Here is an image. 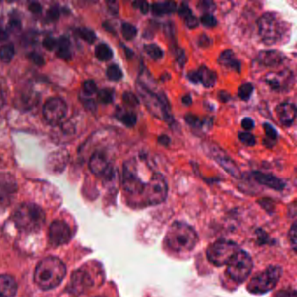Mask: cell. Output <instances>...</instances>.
<instances>
[{
	"label": "cell",
	"mask_w": 297,
	"mask_h": 297,
	"mask_svg": "<svg viewBox=\"0 0 297 297\" xmlns=\"http://www.w3.org/2000/svg\"><path fill=\"white\" fill-rule=\"evenodd\" d=\"M121 33L125 40H133L137 36L138 30L132 24L123 23L121 25Z\"/></svg>",
	"instance_id": "cell-35"
},
{
	"label": "cell",
	"mask_w": 297,
	"mask_h": 297,
	"mask_svg": "<svg viewBox=\"0 0 297 297\" xmlns=\"http://www.w3.org/2000/svg\"><path fill=\"white\" fill-rule=\"evenodd\" d=\"M199 241V237L193 227L186 222H175L168 229L165 243L170 250L178 254L193 250Z\"/></svg>",
	"instance_id": "cell-3"
},
{
	"label": "cell",
	"mask_w": 297,
	"mask_h": 297,
	"mask_svg": "<svg viewBox=\"0 0 297 297\" xmlns=\"http://www.w3.org/2000/svg\"><path fill=\"white\" fill-rule=\"evenodd\" d=\"M238 138L241 143H243L247 147H254V145L256 144L255 137L248 132H240L238 133Z\"/></svg>",
	"instance_id": "cell-40"
},
{
	"label": "cell",
	"mask_w": 297,
	"mask_h": 297,
	"mask_svg": "<svg viewBox=\"0 0 297 297\" xmlns=\"http://www.w3.org/2000/svg\"><path fill=\"white\" fill-rule=\"evenodd\" d=\"M197 9L200 11H203L204 14L209 13L211 14L212 11L215 10V4L213 1H208V0H204V1H200L197 4Z\"/></svg>",
	"instance_id": "cell-41"
},
{
	"label": "cell",
	"mask_w": 297,
	"mask_h": 297,
	"mask_svg": "<svg viewBox=\"0 0 297 297\" xmlns=\"http://www.w3.org/2000/svg\"><path fill=\"white\" fill-rule=\"evenodd\" d=\"M108 7L109 11L113 15H117L119 12V4L115 1H109L108 2Z\"/></svg>",
	"instance_id": "cell-55"
},
{
	"label": "cell",
	"mask_w": 297,
	"mask_h": 297,
	"mask_svg": "<svg viewBox=\"0 0 297 297\" xmlns=\"http://www.w3.org/2000/svg\"><path fill=\"white\" fill-rule=\"evenodd\" d=\"M218 98L220 101H222V102H227V101H229L230 100V94H229L228 92H226L224 90H222V91H220L218 93Z\"/></svg>",
	"instance_id": "cell-58"
},
{
	"label": "cell",
	"mask_w": 297,
	"mask_h": 297,
	"mask_svg": "<svg viewBox=\"0 0 297 297\" xmlns=\"http://www.w3.org/2000/svg\"><path fill=\"white\" fill-rule=\"evenodd\" d=\"M28 58L37 65L41 66V65H43L45 64V59H44L43 56L41 54H38V53H34L33 52V53L29 54Z\"/></svg>",
	"instance_id": "cell-46"
},
{
	"label": "cell",
	"mask_w": 297,
	"mask_h": 297,
	"mask_svg": "<svg viewBox=\"0 0 297 297\" xmlns=\"http://www.w3.org/2000/svg\"><path fill=\"white\" fill-rule=\"evenodd\" d=\"M95 55L99 60L108 61L113 58L114 53L107 44L101 43L95 48Z\"/></svg>",
	"instance_id": "cell-30"
},
{
	"label": "cell",
	"mask_w": 297,
	"mask_h": 297,
	"mask_svg": "<svg viewBox=\"0 0 297 297\" xmlns=\"http://www.w3.org/2000/svg\"><path fill=\"white\" fill-rule=\"evenodd\" d=\"M202 148L206 154L212 158L215 162H217L226 172L236 178H240V171L237 163L226 154L222 148L213 143H206L202 145Z\"/></svg>",
	"instance_id": "cell-11"
},
{
	"label": "cell",
	"mask_w": 297,
	"mask_h": 297,
	"mask_svg": "<svg viewBox=\"0 0 297 297\" xmlns=\"http://www.w3.org/2000/svg\"><path fill=\"white\" fill-rule=\"evenodd\" d=\"M60 17V11L57 5H54L48 9L47 12V18L50 21H56Z\"/></svg>",
	"instance_id": "cell-44"
},
{
	"label": "cell",
	"mask_w": 297,
	"mask_h": 297,
	"mask_svg": "<svg viewBox=\"0 0 297 297\" xmlns=\"http://www.w3.org/2000/svg\"><path fill=\"white\" fill-rule=\"evenodd\" d=\"M68 153L65 150L54 152L49 155L47 160V167L53 172H60L67 164Z\"/></svg>",
	"instance_id": "cell-22"
},
{
	"label": "cell",
	"mask_w": 297,
	"mask_h": 297,
	"mask_svg": "<svg viewBox=\"0 0 297 297\" xmlns=\"http://www.w3.org/2000/svg\"><path fill=\"white\" fill-rule=\"evenodd\" d=\"M185 121L193 128H202L204 126H211L212 119H201L193 114H187L185 115Z\"/></svg>",
	"instance_id": "cell-29"
},
{
	"label": "cell",
	"mask_w": 297,
	"mask_h": 297,
	"mask_svg": "<svg viewBox=\"0 0 297 297\" xmlns=\"http://www.w3.org/2000/svg\"><path fill=\"white\" fill-rule=\"evenodd\" d=\"M276 113L279 121L284 126H291L297 116V108L293 103L283 102L276 108Z\"/></svg>",
	"instance_id": "cell-19"
},
{
	"label": "cell",
	"mask_w": 297,
	"mask_h": 297,
	"mask_svg": "<svg viewBox=\"0 0 297 297\" xmlns=\"http://www.w3.org/2000/svg\"><path fill=\"white\" fill-rule=\"evenodd\" d=\"M67 114V106L60 98H51L44 105L43 115L49 124L58 125Z\"/></svg>",
	"instance_id": "cell-13"
},
{
	"label": "cell",
	"mask_w": 297,
	"mask_h": 297,
	"mask_svg": "<svg viewBox=\"0 0 297 297\" xmlns=\"http://www.w3.org/2000/svg\"><path fill=\"white\" fill-rule=\"evenodd\" d=\"M116 118L126 127H133L136 125L137 115L135 113L126 109H118L116 112Z\"/></svg>",
	"instance_id": "cell-28"
},
{
	"label": "cell",
	"mask_w": 297,
	"mask_h": 297,
	"mask_svg": "<svg viewBox=\"0 0 297 297\" xmlns=\"http://www.w3.org/2000/svg\"><path fill=\"white\" fill-rule=\"evenodd\" d=\"M122 185L126 193L131 195H141L146 183L143 182L137 169L135 161L128 160L123 164Z\"/></svg>",
	"instance_id": "cell-10"
},
{
	"label": "cell",
	"mask_w": 297,
	"mask_h": 297,
	"mask_svg": "<svg viewBox=\"0 0 297 297\" xmlns=\"http://www.w3.org/2000/svg\"><path fill=\"white\" fill-rule=\"evenodd\" d=\"M258 31L262 42L274 46L289 37L290 26L275 12H266L257 20Z\"/></svg>",
	"instance_id": "cell-4"
},
{
	"label": "cell",
	"mask_w": 297,
	"mask_h": 297,
	"mask_svg": "<svg viewBox=\"0 0 297 297\" xmlns=\"http://www.w3.org/2000/svg\"><path fill=\"white\" fill-rule=\"evenodd\" d=\"M122 100L126 106L130 108H137L140 105V101L136 95L132 92H125L122 95Z\"/></svg>",
	"instance_id": "cell-39"
},
{
	"label": "cell",
	"mask_w": 297,
	"mask_h": 297,
	"mask_svg": "<svg viewBox=\"0 0 297 297\" xmlns=\"http://www.w3.org/2000/svg\"><path fill=\"white\" fill-rule=\"evenodd\" d=\"M276 297H297V292L295 290H280L276 294Z\"/></svg>",
	"instance_id": "cell-51"
},
{
	"label": "cell",
	"mask_w": 297,
	"mask_h": 297,
	"mask_svg": "<svg viewBox=\"0 0 297 297\" xmlns=\"http://www.w3.org/2000/svg\"><path fill=\"white\" fill-rule=\"evenodd\" d=\"M43 47L48 51L54 50L57 47V40L53 37H47L43 40Z\"/></svg>",
	"instance_id": "cell-47"
},
{
	"label": "cell",
	"mask_w": 297,
	"mask_h": 297,
	"mask_svg": "<svg viewBox=\"0 0 297 297\" xmlns=\"http://www.w3.org/2000/svg\"><path fill=\"white\" fill-rule=\"evenodd\" d=\"M66 275V267L57 257L44 258L38 263L34 271V283L43 290H54L59 286Z\"/></svg>",
	"instance_id": "cell-2"
},
{
	"label": "cell",
	"mask_w": 297,
	"mask_h": 297,
	"mask_svg": "<svg viewBox=\"0 0 297 297\" xmlns=\"http://www.w3.org/2000/svg\"><path fill=\"white\" fill-rule=\"evenodd\" d=\"M83 90H84V92L86 94L92 95V94L96 93L97 91H98L96 83L94 82L93 80H91V79L86 80V81L83 83Z\"/></svg>",
	"instance_id": "cell-45"
},
{
	"label": "cell",
	"mask_w": 297,
	"mask_h": 297,
	"mask_svg": "<svg viewBox=\"0 0 297 297\" xmlns=\"http://www.w3.org/2000/svg\"><path fill=\"white\" fill-rule=\"evenodd\" d=\"M169 186L167 179L161 173L154 174L148 182L146 183L141 195L144 204L156 206L164 202L168 196Z\"/></svg>",
	"instance_id": "cell-8"
},
{
	"label": "cell",
	"mask_w": 297,
	"mask_h": 297,
	"mask_svg": "<svg viewBox=\"0 0 297 297\" xmlns=\"http://www.w3.org/2000/svg\"><path fill=\"white\" fill-rule=\"evenodd\" d=\"M107 76L112 81H119L123 78V72L117 64H111L107 70Z\"/></svg>",
	"instance_id": "cell-37"
},
{
	"label": "cell",
	"mask_w": 297,
	"mask_h": 297,
	"mask_svg": "<svg viewBox=\"0 0 297 297\" xmlns=\"http://www.w3.org/2000/svg\"><path fill=\"white\" fill-rule=\"evenodd\" d=\"M3 105H4V97H3V93H2V89L0 86V109L2 108Z\"/></svg>",
	"instance_id": "cell-61"
},
{
	"label": "cell",
	"mask_w": 297,
	"mask_h": 297,
	"mask_svg": "<svg viewBox=\"0 0 297 297\" xmlns=\"http://www.w3.org/2000/svg\"><path fill=\"white\" fill-rule=\"evenodd\" d=\"M264 81L274 91L285 93L292 89L295 84V76L292 71L285 69L279 72H269L265 76Z\"/></svg>",
	"instance_id": "cell-12"
},
{
	"label": "cell",
	"mask_w": 297,
	"mask_h": 297,
	"mask_svg": "<svg viewBox=\"0 0 297 297\" xmlns=\"http://www.w3.org/2000/svg\"><path fill=\"white\" fill-rule=\"evenodd\" d=\"M9 38V33L6 30L0 27V41H4Z\"/></svg>",
	"instance_id": "cell-59"
},
{
	"label": "cell",
	"mask_w": 297,
	"mask_h": 297,
	"mask_svg": "<svg viewBox=\"0 0 297 297\" xmlns=\"http://www.w3.org/2000/svg\"><path fill=\"white\" fill-rule=\"evenodd\" d=\"M283 274V269L277 266H270L262 272L258 273L249 281L247 290L254 295H264L276 288Z\"/></svg>",
	"instance_id": "cell-6"
},
{
	"label": "cell",
	"mask_w": 297,
	"mask_h": 297,
	"mask_svg": "<svg viewBox=\"0 0 297 297\" xmlns=\"http://www.w3.org/2000/svg\"><path fill=\"white\" fill-rule=\"evenodd\" d=\"M200 21L202 25L208 28H214L217 25V19L214 15L209 14V13L202 15Z\"/></svg>",
	"instance_id": "cell-42"
},
{
	"label": "cell",
	"mask_w": 297,
	"mask_h": 297,
	"mask_svg": "<svg viewBox=\"0 0 297 297\" xmlns=\"http://www.w3.org/2000/svg\"><path fill=\"white\" fill-rule=\"evenodd\" d=\"M254 93V86L251 83H245L238 89V96L241 101H247Z\"/></svg>",
	"instance_id": "cell-34"
},
{
	"label": "cell",
	"mask_w": 297,
	"mask_h": 297,
	"mask_svg": "<svg viewBox=\"0 0 297 297\" xmlns=\"http://www.w3.org/2000/svg\"><path fill=\"white\" fill-rule=\"evenodd\" d=\"M78 35L87 43L93 44L96 40V34L92 29L80 27L77 30Z\"/></svg>",
	"instance_id": "cell-36"
},
{
	"label": "cell",
	"mask_w": 297,
	"mask_h": 297,
	"mask_svg": "<svg viewBox=\"0 0 297 297\" xmlns=\"http://www.w3.org/2000/svg\"><path fill=\"white\" fill-rule=\"evenodd\" d=\"M133 6L140 9V11H141L142 14H147V12L150 10L149 4L146 1H137V2H134L133 3Z\"/></svg>",
	"instance_id": "cell-48"
},
{
	"label": "cell",
	"mask_w": 297,
	"mask_h": 297,
	"mask_svg": "<svg viewBox=\"0 0 297 297\" xmlns=\"http://www.w3.org/2000/svg\"><path fill=\"white\" fill-rule=\"evenodd\" d=\"M176 11V4L175 2H162L154 3L151 6V11L154 16L161 17L164 15L172 14Z\"/></svg>",
	"instance_id": "cell-26"
},
{
	"label": "cell",
	"mask_w": 297,
	"mask_h": 297,
	"mask_svg": "<svg viewBox=\"0 0 297 297\" xmlns=\"http://www.w3.org/2000/svg\"><path fill=\"white\" fill-rule=\"evenodd\" d=\"M263 128H264L266 133V140L264 142L268 141L269 143L267 144V146L271 147L274 144L276 143V140H277V132H276V128L272 125H270L269 123H265L263 125Z\"/></svg>",
	"instance_id": "cell-33"
},
{
	"label": "cell",
	"mask_w": 297,
	"mask_h": 297,
	"mask_svg": "<svg viewBox=\"0 0 297 297\" xmlns=\"http://www.w3.org/2000/svg\"><path fill=\"white\" fill-rule=\"evenodd\" d=\"M14 46L12 44H5L0 47V59L4 63H10L14 56Z\"/></svg>",
	"instance_id": "cell-32"
},
{
	"label": "cell",
	"mask_w": 297,
	"mask_h": 297,
	"mask_svg": "<svg viewBox=\"0 0 297 297\" xmlns=\"http://www.w3.org/2000/svg\"><path fill=\"white\" fill-rule=\"evenodd\" d=\"M252 176L256 182L261 184L262 186L271 188V189L276 190V191H283L285 187V183L283 179H279L278 177L270 175V174L255 171V172H253Z\"/></svg>",
	"instance_id": "cell-20"
},
{
	"label": "cell",
	"mask_w": 297,
	"mask_h": 297,
	"mask_svg": "<svg viewBox=\"0 0 297 297\" xmlns=\"http://www.w3.org/2000/svg\"><path fill=\"white\" fill-rule=\"evenodd\" d=\"M157 141L158 143L161 144L164 147H169L170 143H171L170 138L166 134H162L161 136L158 137Z\"/></svg>",
	"instance_id": "cell-56"
},
{
	"label": "cell",
	"mask_w": 297,
	"mask_h": 297,
	"mask_svg": "<svg viewBox=\"0 0 297 297\" xmlns=\"http://www.w3.org/2000/svg\"><path fill=\"white\" fill-rule=\"evenodd\" d=\"M176 60L181 67L184 66V64H186V54L184 53V51L181 49L176 50Z\"/></svg>",
	"instance_id": "cell-49"
},
{
	"label": "cell",
	"mask_w": 297,
	"mask_h": 297,
	"mask_svg": "<svg viewBox=\"0 0 297 297\" xmlns=\"http://www.w3.org/2000/svg\"><path fill=\"white\" fill-rule=\"evenodd\" d=\"M29 11H32V13H40L42 11V6L40 3L38 2H32L31 4H29L28 6Z\"/></svg>",
	"instance_id": "cell-54"
},
{
	"label": "cell",
	"mask_w": 297,
	"mask_h": 297,
	"mask_svg": "<svg viewBox=\"0 0 297 297\" xmlns=\"http://www.w3.org/2000/svg\"><path fill=\"white\" fill-rule=\"evenodd\" d=\"M83 103H84V106L86 107V108H87L90 111L94 112L96 110V103L93 100H91V99L85 100Z\"/></svg>",
	"instance_id": "cell-57"
},
{
	"label": "cell",
	"mask_w": 297,
	"mask_h": 297,
	"mask_svg": "<svg viewBox=\"0 0 297 297\" xmlns=\"http://www.w3.org/2000/svg\"><path fill=\"white\" fill-rule=\"evenodd\" d=\"M93 285V278L89 273L85 269H79L72 274L68 290L74 295H80L89 290Z\"/></svg>",
	"instance_id": "cell-17"
},
{
	"label": "cell",
	"mask_w": 297,
	"mask_h": 297,
	"mask_svg": "<svg viewBox=\"0 0 297 297\" xmlns=\"http://www.w3.org/2000/svg\"><path fill=\"white\" fill-rule=\"evenodd\" d=\"M0 297H3V295H2V294L0 293Z\"/></svg>",
	"instance_id": "cell-62"
},
{
	"label": "cell",
	"mask_w": 297,
	"mask_h": 297,
	"mask_svg": "<svg viewBox=\"0 0 297 297\" xmlns=\"http://www.w3.org/2000/svg\"><path fill=\"white\" fill-rule=\"evenodd\" d=\"M13 222L17 228L24 232H37L45 224L46 215L40 206L26 202L15 209Z\"/></svg>",
	"instance_id": "cell-5"
},
{
	"label": "cell",
	"mask_w": 297,
	"mask_h": 297,
	"mask_svg": "<svg viewBox=\"0 0 297 297\" xmlns=\"http://www.w3.org/2000/svg\"></svg>",
	"instance_id": "cell-63"
},
{
	"label": "cell",
	"mask_w": 297,
	"mask_h": 297,
	"mask_svg": "<svg viewBox=\"0 0 297 297\" xmlns=\"http://www.w3.org/2000/svg\"><path fill=\"white\" fill-rule=\"evenodd\" d=\"M240 250L239 245L233 240L221 239L212 243L208 247L206 254L208 261L213 265L222 267L227 265Z\"/></svg>",
	"instance_id": "cell-7"
},
{
	"label": "cell",
	"mask_w": 297,
	"mask_h": 297,
	"mask_svg": "<svg viewBox=\"0 0 297 297\" xmlns=\"http://www.w3.org/2000/svg\"><path fill=\"white\" fill-rule=\"evenodd\" d=\"M218 63L225 68L232 70L234 72H240L241 64L240 61L237 59L233 51L227 49L219 55Z\"/></svg>",
	"instance_id": "cell-21"
},
{
	"label": "cell",
	"mask_w": 297,
	"mask_h": 297,
	"mask_svg": "<svg viewBox=\"0 0 297 297\" xmlns=\"http://www.w3.org/2000/svg\"><path fill=\"white\" fill-rule=\"evenodd\" d=\"M286 59L285 54L277 50L261 51L256 58V62L265 67H276L283 64Z\"/></svg>",
	"instance_id": "cell-18"
},
{
	"label": "cell",
	"mask_w": 297,
	"mask_h": 297,
	"mask_svg": "<svg viewBox=\"0 0 297 297\" xmlns=\"http://www.w3.org/2000/svg\"><path fill=\"white\" fill-rule=\"evenodd\" d=\"M98 98L101 103L106 105L110 104L115 99V92L114 90L108 89V88L101 90L98 92Z\"/></svg>",
	"instance_id": "cell-38"
},
{
	"label": "cell",
	"mask_w": 297,
	"mask_h": 297,
	"mask_svg": "<svg viewBox=\"0 0 297 297\" xmlns=\"http://www.w3.org/2000/svg\"><path fill=\"white\" fill-rule=\"evenodd\" d=\"M21 22L20 20H18L17 18H13L11 19L9 22V27L11 29V31H19L21 29Z\"/></svg>",
	"instance_id": "cell-53"
},
{
	"label": "cell",
	"mask_w": 297,
	"mask_h": 297,
	"mask_svg": "<svg viewBox=\"0 0 297 297\" xmlns=\"http://www.w3.org/2000/svg\"><path fill=\"white\" fill-rule=\"evenodd\" d=\"M18 291V284L9 275H0V293L4 297H14Z\"/></svg>",
	"instance_id": "cell-24"
},
{
	"label": "cell",
	"mask_w": 297,
	"mask_h": 297,
	"mask_svg": "<svg viewBox=\"0 0 297 297\" xmlns=\"http://www.w3.org/2000/svg\"><path fill=\"white\" fill-rule=\"evenodd\" d=\"M89 169L95 176H104L105 178H110L114 175L107 155L101 151L95 152L90 158Z\"/></svg>",
	"instance_id": "cell-15"
},
{
	"label": "cell",
	"mask_w": 297,
	"mask_h": 297,
	"mask_svg": "<svg viewBox=\"0 0 297 297\" xmlns=\"http://www.w3.org/2000/svg\"><path fill=\"white\" fill-rule=\"evenodd\" d=\"M17 192V183L14 178L9 175L0 176V209L11 204Z\"/></svg>",
	"instance_id": "cell-16"
},
{
	"label": "cell",
	"mask_w": 297,
	"mask_h": 297,
	"mask_svg": "<svg viewBox=\"0 0 297 297\" xmlns=\"http://www.w3.org/2000/svg\"><path fill=\"white\" fill-rule=\"evenodd\" d=\"M289 237H290V245L292 246L294 250L296 251L297 245V227L296 222H294L293 225L290 228Z\"/></svg>",
	"instance_id": "cell-43"
},
{
	"label": "cell",
	"mask_w": 297,
	"mask_h": 297,
	"mask_svg": "<svg viewBox=\"0 0 297 297\" xmlns=\"http://www.w3.org/2000/svg\"><path fill=\"white\" fill-rule=\"evenodd\" d=\"M142 76L143 77L140 76V78L137 79L135 86L137 93L141 98L144 105L154 117L164 120L169 125H173L175 119L166 94L161 90L158 89L154 83L151 82L153 79L150 76L147 77L144 71H142Z\"/></svg>",
	"instance_id": "cell-1"
},
{
	"label": "cell",
	"mask_w": 297,
	"mask_h": 297,
	"mask_svg": "<svg viewBox=\"0 0 297 297\" xmlns=\"http://www.w3.org/2000/svg\"><path fill=\"white\" fill-rule=\"evenodd\" d=\"M198 42H199V43H198L199 44V46L202 47V48H207V47H209L212 43L211 40H210L206 34H202V35L199 38Z\"/></svg>",
	"instance_id": "cell-52"
},
{
	"label": "cell",
	"mask_w": 297,
	"mask_h": 297,
	"mask_svg": "<svg viewBox=\"0 0 297 297\" xmlns=\"http://www.w3.org/2000/svg\"><path fill=\"white\" fill-rule=\"evenodd\" d=\"M49 243L53 247H60L72 239V231L68 224L63 221H54L48 229Z\"/></svg>",
	"instance_id": "cell-14"
},
{
	"label": "cell",
	"mask_w": 297,
	"mask_h": 297,
	"mask_svg": "<svg viewBox=\"0 0 297 297\" xmlns=\"http://www.w3.org/2000/svg\"><path fill=\"white\" fill-rule=\"evenodd\" d=\"M241 126L242 128L245 129L246 131H250L252 129H254V121L251 118H244L241 120Z\"/></svg>",
	"instance_id": "cell-50"
},
{
	"label": "cell",
	"mask_w": 297,
	"mask_h": 297,
	"mask_svg": "<svg viewBox=\"0 0 297 297\" xmlns=\"http://www.w3.org/2000/svg\"><path fill=\"white\" fill-rule=\"evenodd\" d=\"M179 15L181 17L186 26L189 29L196 28L199 25V20L198 18L193 15V11H191L189 6L187 4L183 3L179 6L178 10Z\"/></svg>",
	"instance_id": "cell-25"
},
{
	"label": "cell",
	"mask_w": 297,
	"mask_h": 297,
	"mask_svg": "<svg viewBox=\"0 0 297 297\" xmlns=\"http://www.w3.org/2000/svg\"><path fill=\"white\" fill-rule=\"evenodd\" d=\"M182 102L183 104L186 105V106H190V105L192 104L193 100H192L191 95L190 94H186L185 96H183Z\"/></svg>",
	"instance_id": "cell-60"
},
{
	"label": "cell",
	"mask_w": 297,
	"mask_h": 297,
	"mask_svg": "<svg viewBox=\"0 0 297 297\" xmlns=\"http://www.w3.org/2000/svg\"><path fill=\"white\" fill-rule=\"evenodd\" d=\"M57 51L56 54L59 58L68 60L72 58L71 53V42L67 37L62 36L57 40Z\"/></svg>",
	"instance_id": "cell-27"
},
{
	"label": "cell",
	"mask_w": 297,
	"mask_h": 297,
	"mask_svg": "<svg viewBox=\"0 0 297 297\" xmlns=\"http://www.w3.org/2000/svg\"><path fill=\"white\" fill-rule=\"evenodd\" d=\"M144 50L147 53V55L153 59L154 60H159L163 58L164 53L161 47L156 44H147L144 46Z\"/></svg>",
	"instance_id": "cell-31"
},
{
	"label": "cell",
	"mask_w": 297,
	"mask_h": 297,
	"mask_svg": "<svg viewBox=\"0 0 297 297\" xmlns=\"http://www.w3.org/2000/svg\"><path fill=\"white\" fill-rule=\"evenodd\" d=\"M253 267L254 262L250 254L240 249L227 264L226 274L234 282L242 283L250 276Z\"/></svg>",
	"instance_id": "cell-9"
},
{
	"label": "cell",
	"mask_w": 297,
	"mask_h": 297,
	"mask_svg": "<svg viewBox=\"0 0 297 297\" xmlns=\"http://www.w3.org/2000/svg\"><path fill=\"white\" fill-rule=\"evenodd\" d=\"M197 82L201 83L205 87L210 88L215 86V83L217 81V74L216 72L212 71L206 65H201L200 68L195 71Z\"/></svg>",
	"instance_id": "cell-23"
}]
</instances>
